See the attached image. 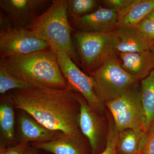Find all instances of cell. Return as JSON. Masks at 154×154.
Here are the masks:
<instances>
[{"mask_svg": "<svg viewBox=\"0 0 154 154\" xmlns=\"http://www.w3.org/2000/svg\"><path fill=\"white\" fill-rule=\"evenodd\" d=\"M36 149H42L54 154H87L85 146L82 139L62 133L47 142L32 143Z\"/></svg>", "mask_w": 154, "mask_h": 154, "instance_id": "cell-16", "label": "cell"}, {"mask_svg": "<svg viewBox=\"0 0 154 154\" xmlns=\"http://www.w3.org/2000/svg\"><path fill=\"white\" fill-rule=\"evenodd\" d=\"M118 12L99 6L90 14L69 20L73 30L81 32L108 33L115 31Z\"/></svg>", "mask_w": 154, "mask_h": 154, "instance_id": "cell-10", "label": "cell"}, {"mask_svg": "<svg viewBox=\"0 0 154 154\" xmlns=\"http://www.w3.org/2000/svg\"><path fill=\"white\" fill-rule=\"evenodd\" d=\"M74 36L81 66L88 74L99 68L116 52L115 31L96 33L75 30Z\"/></svg>", "mask_w": 154, "mask_h": 154, "instance_id": "cell-5", "label": "cell"}, {"mask_svg": "<svg viewBox=\"0 0 154 154\" xmlns=\"http://www.w3.org/2000/svg\"><path fill=\"white\" fill-rule=\"evenodd\" d=\"M20 111L18 118L19 142L38 143L47 142L63 133L48 129L30 114L23 110Z\"/></svg>", "mask_w": 154, "mask_h": 154, "instance_id": "cell-12", "label": "cell"}, {"mask_svg": "<svg viewBox=\"0 0 154 154\" xmlns=\"http://www.w3.org/2000/svg\"><path fill=\"white\" fill-rule=\"evenodd\" d=\"M15 108L31 115L51 130L82 139L80 105L72 90L32 88L11 91Z\"/></svg>", "mask_w": 154, "mask_h": 154, "instance_id": "cell-1", "label": "cell"}, {"mask_svg": "<svg viewBox=\"0 0 154 154\" xmlns=\"http://www.w3.org/2000/svg\"><path fill=\"white\" fill-rule=\"evenodd\" d=\"M119 53L122 68L137 79H145L154 69V53L150 49Z\"/></svg>", "mask_w": 154, "mask_h": 154, "instance_id": "cell-13", "label": "cell"}, {"mask_svg": "<svg viewBox=\"0 0 154 154\" xmlns=\"http://www.w3.org/2000/svg\"><path fill=\"white\" fill-rule=\"evenodd\" d=\"M154 10V0H131L118 13L116 27H137Z\"/></svg>", "mask_w": 154, "mask_h": 154, "instance_id": "cell-15", "label": "cell"}, {"mask_svg": "<svg viewBox=\"0 0 154 154\" xmlns=\"http://www.w3.org/2000/svg\"><path fill=\"white\" fill-rule=\"evenodd\" d=\"M150 50L151 51H152L154 53V43H152V45L151 46Z\"/></svg>", "mask_w": 154, "mask_h": 154, "instance_id": "cell-30", "label": "cell"}, {"mask_svg": "<svg viewBox=\"0 0 154 154\" xmlns=\"http://www.w3.org/2000/svg\"><path fill=\"white\" fill-rule=\"evenodd\" d=\"M140 30L149 41L152 43L154 42V22L144 19L137 25Z\"/></svg>", "mask_w": 154, "mask_h": 154, "instance_id": "cell-24", "label": "cell"}, {"mask_svg": "<svg viewBox=\"0 0 154 154\" xmlns=\"http://www.w3.org/2000/svg\"><path fill=\"white\" fill-rule=\"evenodd\" d=\"M67 8L68 0H54L43 14L25 28L46 42L54 51L66 53L77 66L81 65L72 40L74 30L69 20Z\"/></svg>", "mask_w": 154, "mask_h": 154, "instance_id": "cell-3", "label": "cell"}, {"mask_svg": "<svg viewBox=\"0 0 154 154\" xmlns=\"http://www.w3.org/2000/svg\"><path fill=\"white\" fill-rule=\"evenodd\" d=\"M105 104L110 110L118 133L128 128H142L143 113L140 83Z\"/></svg>", "mask_w": 154, "mask_h": 154, "instance_id": "cell-6", "label": "cell"}, {"mask_svg": "<svg viewBox=\"0 0 154 154\" xmlns=\"http://www.w3.org/2000/svg\"><path fill=\"white\" fill-rule=\"evenodd\" d=\"M99 3L96 0H68L69 19H75L92 13Z\"/></svg>", "mask_w": 154, "mask_h": 154, "instance_id": "cell-20", "label": "cell"}, {"mask_svg": "<svg viewBox=\"0 0 154 154\" xmlns=\"http://www.w3.org/2000/svg\"><path fill=\"white\" fill-rule=\"evenodd\" d=\"M50 48L46 42L26 28L0 32V57L26 55Z\"/></svg>", "mask_w": 154, "mask_h": 154, "instance_id": "cell-8", "label": "cell"}, {"mask_svg": "<svg viewBox=\"0 0 154 154\" xmlns=\"http://www.w3.org/2000/svg\"><path fill=\"white\" fill-rule=\"evenodd\" d=\"M14 28L7 14L2 11H0V32L8 31Z\"/></svg>", "mask_w": 154, "mask_h": 154, "instance_id": "cell-26", "label": "cell"}, {"mask_svg": "<svg viewBox=\"0 0 154 154\" xmlns=\"http://www.w3.org/2000/svg\"><path fill=\"white\" fill-rule=\"evenodd\" d=\"M25 154H38V153L36 149L34 148L33 146H29Z\"/></svg>", "mask_w": 154, "mask_h": 154, "instance_id": "cell-28", "label": "cell"}, {"mask_svg": "<svg viewBox=\"0 0 154 154\" xmlns=\"http://www.w3.org/2000/svg\"><path fill=\"white\" fill-rule=\"evenodd\" d=\"M57 54L61 71L72 90L81 94L95 112L97 113L102 112L105 104L94 92L92 77L81 70L66 53L58 51Z\"/></svg>", "mask_w": 154, "mask_h": 154, "instance_id": "cell-7", "label": "cell"}, {"mask_svg": "<svg viewBox=\"0 0 154 154\" xmlns=\"http://www.w3.org/2000/svg\"><path fill=\"white\" fill-rule=\"evenodd\" d=\"M79 103V124L81 132L88 139L92 154L98 151L102 137V124L98 113L94 111L81 94L75 92Z\"/></svg>", "mask_w": 154, "mask_h": 154, "instance_id": "cell-11", "label": "cell"}, {"mask_svg": "<svg viewBox=\"0 0 154 154\" xmlns=\"http://www.w3.org/2000/svg\"><path fill=\"white\" fill-rule=\"evenodd\" d=\"M140 92L143 113L142 128L149 134L154 132V69L141 80Z\"/></svg>", "mask_w": 154, "mask_h": 154, "instance_id": "cell-18", "label": "cell"}, {"mask_svg": "<svg viewBox=\"0 0 154 154\" xmlns=\"http://www.w3.org/2000/svg\"><path fill=\"white\" fill-rule=\"evenodd\" d=\"M131 0H103L101 1L107 8L118 12L125 8Z\"/></svg>", "mask_w": 154, "mask_h": 154, "instance_id": "cell-25", "label": "cell"}, {"mask_svg": "<svg viewBox=\"0 0 154 154\" xmlns=\"http://www.w3.org/2000/svg\"><path fill=\"white\" fill-rule=\"evenodd\" d=\"M115 32L116 51L137 52L150 48L152 43L137 27H116Z\"/></svg>", "mask_w": 154, "mask_h": 154, "instance_id": "cell-14", "label": "cell"}, {"mask_svg": "<svg viewBox=\"0 0 154 154\" xmlns=\"http://www.w3.org/2000/svg\"><path fill=\"white\" fill-rule=\"evenodd\" d=\"M33 87L28 83L17 79L0 64V93L5 95L10 91L28 89Z\"/></svg>", "mask_w": 154, "mask_h": 154, "instance_id": "cell-21", "label": "cell"}, {"mask_svg": "<svg viewBox=\"0 0 154 154\" xmlns=\"http://www.w3.org/2000/svg\"><path fill=\"white\" fill-rule=\"evenodd\" d=\"M29 146V143L22 142L12 146H1L0 154H25Z\"/></svg>", "mask_w": 154, "mask_h": 154, "instance_id": "cell-23", "label": "cell"}, {"mask_svg": "<svg viewBox=\"0 0 154 154\" xmlns=\"http://www.w3.org/2000/svg\"><path fill=\"white\" fill-rule=\"evenodd\" d=\"M88 75L94 79L95 94L104 104L121 96L140 81L122 68L121 60L116 54Z\"/></svg>", "mask_w": 154, "mask_h": 154, "instance_id": "cell-4", "label": "cell"}, {"mask_svg": "<svg viewBox=\"0 0 154 154\" xmlns=\"http://www.w3.org/2000/svg\"><path fill=\"white\" fill-rule=\"evenodd\" d=\"M11 75L33 88L72 90L61 71L57 52L51 48L26 55L0 57Z\"/></svg>", "mask_w": 154, "mask_h": 154, "instance_id": "cell-2", "label": "cell"}, {"mask_svg": "<svg viewBox=\"0 0 154 154\" xmlns=\"http://www.w3.org/2000/svg\"><path fill=\"white\" fill-rule=\"evenodd\" d=\"M118 154H121L118 153Z\"/></svg>", "mask_w": 154, "mask_h": 154, "instance_id": "cell-31", "label": "cell"}, {"mask_svg": "<svg viewBox=\"0 0 154 154\" xmlns=\"http://www.w3.org/2000/svg\"><path fill=\"white\" fill-rule=\"evenodd\" d=\"M149 134L142 128H128L119 133L116 149L121 154H141Z\"/></svg>", "mask_w": 154, "mask_h": 154, "instance_id": "cell-19", "label": "cell"}, {"mask_svg": "<svg viewBox=\"0 0 154 154\" xmlns=\"http://www.w3.org/2000/svg\"><path fill=\"white\" fill-rule=\"evenodd\" d=\"M49 0H1L0 8L7 14L14 28H25L52 4Z\"/></svg>", "mask_w": 154, "mask_h": 154, "instance_id": "cell-9", "label": "cell"}, {"mask_svg": "<svg viewBox=\"0 0 154 154\" xmlns=\"http://www.w3.org/2000/svg\"><path fill=\"white\" fill-rule=\"evenodd\" d=\"M0 102V131L1 146L15 145V113L13 99L11 94L2 95Z\"/></svg>", "mask_w": 154, "mask_h": 154, "instance_id": "cell-17", "label": "cell"}, {"mask_svg": "<svg viewBox=\"0 0 154 154\" xmlns=\"http://www.w3.org/2000/svg\"><path fill=\"white\" fill-rule=\"evenodd\" d=\"M145 19L154 22V10L146 17Z\"/></svg>", "mask_w": 154, "mask_h": 154, "instance_id": "cell-29", "label": "cell"}, {"mask_svg": "<svg viewBox=\"0 0 154 154\" xmlns=\"http://www.w3.org/2000/svg\"><path fill=\"white\" fill-rule=\"evenodd\" d=\"M141 154H154V132L149 134L147 140Z\"/></svg>", "mask_w": 154, "mask_h": 154, "instance_id": "cell-27", "label": "cell"}, {"mask_svg": "<svg viewBox=\"0 0 154 154\" xmlns=\"http://www.w3.org/2000/svg\"><path fill=\"white\" fill-rule=\"evenodd\" d=\"M107 114L108 130L107 137L106 148L102 153L99 154H118L116 149L119 133L116 128L112 116Z\"/></svg>", "mask_w": 154, "mask_h": 154, "instance_id": "cell-22", "label": "cell"}]
</instances>
